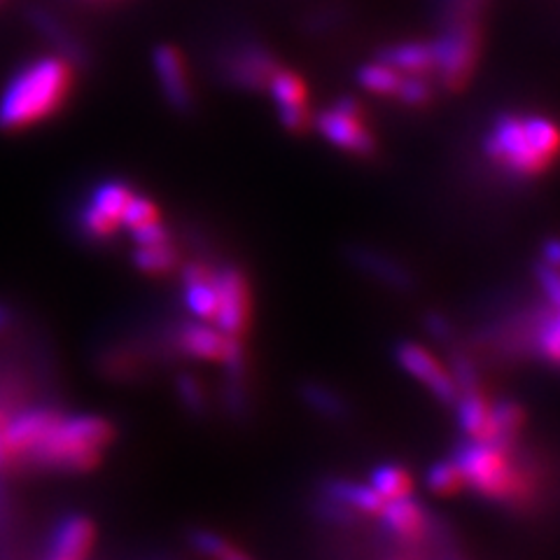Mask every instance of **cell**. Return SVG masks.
I'll return each instance as SVG.
<instances>
[{"label": "cell", "mask_w": 560, "mask_h": 560, "mask_svg": "<svg viewBox=\"0 0 560 560\" xmlns=\"http://www.w3.org/2000/svg\"><path fill=\"white\" fill-rule=\"evenodd\" d=\"M70 66L45 57L12 78L0 96V129H26L55 113L70 90Z\"/></svg>", "instance_id": "obj_1"}, {"label": "cell", "mask_w": 560, "mask_h": 560, "mask_svg": "<svg viewBox=\"0 0 560 560\" xmlns=\"http://www.w3.org/2000/svg\"><path fill=\"white\" fill-rule=\"evenodd\" d=\"M113 436L115 428L103 416H59L28 460L63 471H90L98 465Z\"/></svg>", "instance_id": "obj_2"}, {"label": "cell", "mask_w": 560, "mask_h": 560, "mask_svg": "<svg viewBox=\"0 0 560 560\" xmlns=\"http://www.w3.org/2000/svg\"><path fill=\"white\" fill-rule=\"evenodd\" d=\"M486 150L495 162L518 175H537L556 156L558 131L545 117L504 115L490 131Z\"/></svg>", "instance_id": "obj_3"}, {"label": "cell", "mask_w": 560, "mask_h": 560, "mask_svg": "<svg viewBox=\"0 0 560 560\" xmlns=\"http://www.w3.org/2000/svg\"><path fill=\"white\" fill-rule=\"evenodd\" d=\"M465 486L479 490L490 500L523 502L528 495V481L506 458L504 446L495 442H467L455 455Z\"/></svg>", "instance_id": "obj_4"}, {"label": "cell", "mask_w": 560, "mask_h": 560, "mask_svg": "<svg viewBox=\"0 0 560 560\" xmlns=\"http://www.w3.org/2000/svg\"><path fill=\"white\" fill-rule=\"evenodd\" d=\"M180 346L187 355L224 364L234 376L243 372V343L238 337L224 335L220 327H210L206 323H189L183 327Z\"/></svg>", "instance_id": "obj_5"}, {"label": "cell", "mask_w": 560, "mask_h": 560, "mask_svg": "<svg viewBox=\"0 0 560 560\" xmlns=\"http://www.w3.org/2000/svg\"><path fill=\"white\" fill-rule=\"evenodd\" d=\"M395 355L401 370L411 374L420 385H425V388L436 399L444 401V405H453V401L458 399V385H455L453 374L430 353L428 348L413 341H405L397 346Z\"/></svg>", "instance_id": "obj_6"}, {"label": "cell", "mask_w": 560, "mask_h": 560, "mask_svg": "<svg viewBox=\"0 0 560 560\" xmlns=\"http://www.w3.org/2000/svg\"><path fill=\"white\" fill-rule=\"evenodd\" d=\"M215 290H218V313H215V327H220L224 335L243 337L250 323V290L248 283L238 269H224L215 276Z\"/></svg>", "instance_id": "obj_7"}, {"label": "cell", "mask_w": 560, "mask_h": 560, "mask_svg": "<svg viewBox=\"0 0 560 560\" xmlns=\"http://www.w3.org/2000/svg\"><path fill=\"white\" fill-rule=\"evenodd\" d=\"M318 129L331 145H337L346 152L366 154L374 148L370 131H366V127L360 121L358 103L350 98H341L335 108L325 110L318 117Z\"/></svg>", "instance_id": "obj_8"}, {"label": "cell", "mask_w": 560, "mask_h": 560, "mask_svg": "<svg viewBox=\"0 0 560 560\" xmlns=\"http://www.w3.org/2000/svg\"><path fill=\"white\" fill-rule=\"evenodd\" d=\"M59 413L47 407L24 409L14 416H8L5 425V444L10 451V458L14 460H28L33 451L40 446V442L57 423Z\"/></svg>", "instance_id": "obj_9"}, {"label": "cell", "mask_w": 560, "mask_h": 560, "mask_svg": "<svg viewBox=\"0 0 560 560\" xmlns=\"http://www.w3.org/2000/svg\"><path fill=\"white\" fill-rule=\"evenodd\" d=\"M475 59V38L465 26H455L432 45V66L442 70L451 82L467 75Z\"/></svg>", "instance_id": "obj_10"}, {"label": "cell", "mask_w": 560, "mask_h": 560, "mask_svg": "<svg viewBox=\"0 0 560 560\" xmlns=\"http://www.w3.org/2000/svg\"><path fill=\"white\" fill-rule=\"evenodd\" d=\"M378 516L383 518L385 528H388L397 539L416 541L428 530V514L423 510V504L413 500L411 495L385 502Z\"/></svg>", "instance_id": "obj_11"}, {"label": "cell", "mask_w": 560, "mask_h": 560, "mask_svg": "<svg viewBox=\"0 0 560 560\" xmlns=\"http://www.w3.org/2000/svg\"><path fill=\"white\" fill-rule=\"evenodd\" d=\"M271 96L278 103V113L283 125L288 129H304L306 125V86L302 82V78H296L294 73H276L271 75Z\"/></svg>", "instance_id": "obj_12"}, {"label": "cell", "mask_w": 560, "mask_h": 560, "mask_svg": "<svg viewBox=\"0 0 560 560\" xmlns=\"http://www.w3.org/2000/svg\"><path fill=\"white\" fill-rule=\"evenodd\" d=\"M458 420L471 442H493V405L477 390L458 395Z\"/></svg>", "instance_id": "obj_13"}, {"label": "cell", "mask_w": 560, "mask_h": 560, "mask_svg": "<svg viewBox=\"0 0 560 560\" xmlns=\"http://www.w3.org/2000/svg\"><path fill=\"white\" fill-rule=\"evenodd\" d=\"M329 500L362 516H378L385 500L376 493L370 483H355L337 479L327 486Z\"/></svg>", "instance_id": "obj_14"}, {"label": "cell", "mask_w": 560, "mask_h": 560, "mask_svg": "<svg viewBox=\"0 0 560 560\" xmlns=\"http://www.w3.org/2000/svg\"><path fill=\"white\" fill-rule=\"evenodd\" d=\"M154 68L168 101L178 108H185L189 103V86L185 78V66L178 51L173 47H156L154 49Z\"/></svg>", "instance_id": "obj_15"}, {"label": "cell", "mask_w": 560, "mask_h": 560, "mask_svg": "<svg viewBox=\"0 0 560 560\" xmlns=\"http://www.w3.org/2000/svg\"><path fill=\"white\" fill-rule=\"evenodd\" d=\"M370 486L376 490V493L385 502H390V500H399V498L411 495L413 479L401 465H381L372 471Z\"/></svg>", "instance_id": "obj_16"}, {"label": "cell", "mask_w": 560, "mask_h": 560, "mask_svg": "<svg viewBox=\"0 0 560 560\" xmlns=\"http://www.w3.org/2000/svg\"><path fill=\"white\" fill-rule=\"evenodd\" d=\"M185 304L191 315H197L203 323H213L218 313V290L215 276L197 283H185Z\"/></svg>", "instance_id": "obj_17"}, {"label": "cell", "mask_w": 560, "mask_h": 560, "mask_svg": "<svg viewBox=\"0 0 560 560\" xmlns=\"http://www.w3.org/2000/svg\"><path fill=\"white\" fill-rule=\"evenodd\" d=\"M131 197H133V191H131L129 185L119 183V180H108V183H103V185H98L94 189L90 203L94 208H98L101 213H105L108 218L119 222L121 213H125L127 203L131 201Z\"/></svg>", "instance_id": "obj_18"}, {"label": "cell", "mask_w": 560, "mask_h": 560, "mask_svg": "<svg viewBox=\"0 0 560 560\" xmlns=\"http://www.w3.org/2000/svg\"><path fill=\"white\" fill-rule=\"evenodd\" d=\"M178 257H175L173 248H168V243L160 245H138V250L133 253V265L148 273V276H164L168 273Z\"/></svg>", "instance_id": "obj_19"}, {"label": "cell", "mask_w": 560, "mask_h": 560, "mask_svg": "<svg viewBox=\"0 0 560 560\" xmlns=\"http://www.w3.org/2000/svg\"><path fill=\"white\" fill-rule=\"evenodd\" d=\"M523 425V409L516 401H498L493 405V442L500 446L510 444Z\"/></svg>", "instance_id": "obj_20"}, {"label": "cell", "mask_w": 560, "mask_h": 560, "mask_svg": "<svg viewBox=\"0 0 560 560\" xmlns=\"http://www.w3.org/2000/svg\"><path fill=\"white\" fill-rule=\"evenodd\" d=\"M385 63H390L397 70H407V73H420V70L432 66V47L420 43L397 45L388 51Z\"/></svg>", "instance_id": "obj_21"}, {"label": "cell", "mask_w": 560, "mask_h": 560, "mask_svg": "<svg viewBox=\"0 0 560 560\" xmlns=\"http://www.w3.org/2000/svg\"><path fill=\"white\" fill-rule=\"evenodd\" d=\"M191 545H195V549L201 556H208L210 560H253L248 553L236 549L232 541H226L224 537L210 530L191 533Z\"/></svg>", "instance_id": "obj_22"}, {"label": "cell", "mask_w": 560, "mask_h": 560, "mask_svg": "<svg viewBox=\"0 0 560 560\" xmlns=\"http://www.w3.org/2000/svg\"><path fill=\"white\" fill-rule=\"evenodd\" d=\"M463 486H465V477L455 460L434 463L428 471V488L436 495H442V498L455 495Z\"/></svg>", "instance_id": "obj_23"}, {"label": "cell", "mask_w": 560, "mask_h": 560, "mask_svg": "<svg viewBox=\"0 0 560 560\" xmlns=\"http://www.w3.org/2000/svg\"><path fill=\"white\" fill-rule=\"evenodd\" d=\"M358 80L364 90H370L374 94H397L401 78H399V70L393 68L390 63H370L360 68Z\"/></svg>", "instance_id": "obj_24"}, {"label": "cell", "mask_w": 560, "mask_h": 560, "mask_svg": "<svg viewBox=\"0 0 560 560\" xmlns=\"http://www.w3.org/2000/svg\"><path fill=\"white\" fill-rule=\"evenodd\" d=\"M160 220V210H156L154 201H150L148 197H138L133 195L131 201L127 203L125 213L119 218V224L127 226V230H136V226H143L148 222H156Z\"/></svg>", "instance_id": "obj_25"}, {"label": "cell", "mask_w": 560, "mask_h": 560, "mask_svg": "<svg viewBox=\"0 0 560 560\" xmlns=\"http://www.w3.org/2000/svg\"><path fill=\"white\" fill-rule=\"evenodd\" d=\"M80 222H82V230L86 232V236H92V238H110L119 226L117 220L101 213V210L94 208L92 203H86V208L82 210Z\"/></svg>", "instance_id": "obj_26"}, {"label": "cell", "mask_w": 560, "mask_h": 560, "mask_svg": "<svg viewBox=\"0 0 560 560\" xmlns=\"http://www.w3.org/2000/svg\"><path fill=\"white\" fill-rule=\"evenodd\" d=\"M304 397H306V401H308L311 407H315V409L323 411V413L337 416V413L343 411L341 399H339L335 393H331V390L323 388V385H313V388H306V390H304Z\"/></svg>", "instance_id": "obj_27"}, {"label": "cell", "mask_w": 560, "mask_h": 560, "mask_svg": "<svg viewBox=\"0 0 560 560\" xmlns=\"http://www.w3.org/2000/svg\"><path fill=\"white\" fill-rule=\"evenodd\" d=\"M178 393H180V399L185 401L187 409H191V411H201V409H203L206 395H203L201 383H199L195 376L183 374V376L178 378Z\"/></svg>", "instance_id": "obj_28"}, {"label": "cell", "mask_w": 560, "mask_h": 560, "mask_svg": "<svg viewBox=\"0 0 560 560\" xmlns=\"http://www.w3.org/2000/svg\"><path fill=\"white\" fill-rule=\"evenodd\" d=\"M558 341H560L558 318H556V313H551L549 323L539 331V348L549 362H558Z\"/></svg>", "instance_id": "obj_29"}, {"label": "cell", "mask_w": 560, "mask_h": 560, "mask_svg": "<svg viewBox=\"0 0 560 560\" xmlns=\"http://www.w3.org/2000/svg\"><path fill=\"white\" fill-rule=\"evenodd\" d=\"M131 236L136 241V245H160V243H168V232L164 230V224L156 222H148L143 226H136L131 230Z\"/></svg>", "instance_id": "obj_30"}, {"label": "cell", "mask_w": 560, "mask_h": 560, "mask_svg": "<svg viewBox=\"0 0 560 560\" xmlns=\"http://www.w3.org/2000/svg\"><path fill=\"white\" fill-rule=\"evenodd\" d=\"M397 94L401 96V101H407L411 105L423 103L428 98V84L420 80V78H409V80H399L397 86Z\"/></svg>", "instance_id": "obj_31"}, {"label": "cell", "mask_w": 560, "mask_h": 560, "mask_svg": "<svg viewBox=\"0 0 560 560\" xmlns=\"http://www.w3.org/2000/svg\"><path fill=\"white\" fill-rule=\"evenodd\" d=\"M539 278H541V285H545L547 294H549V302L556 306L558 304V271L553 265L549 267H541L539 269Z\"/></svg>", "instance_id": "obj_32"}, {"label": "cell", "mask_w": 560, "mask_h": 560, "mask_svg": "<svg viewBox=\"0 0 560 560\" xmlns=\"http://www.w3.org/2000/svg\"><path fill=\"white\" fill-rule=\"evenodd\" d=\"M5 425H8V413L3 411V407H0V475H3V471L12 465L10 451L5 444Z\"/></svg>", "instance_id": "obj_33"}, {"label": "cell", "mask_w": 560, "mask_h": 560, "mask_svg": "<svg viewBox=\"0 0 560 560\" xmlns=\"http://www.w3.org/2000/svg\"><path fill=\"white\" fill-rule=\"evenodd\" d=\"M208 278H213V273H210L203 265H187L183 269L185 283H197V280H208Z\"/></svg>", "instance_id": "obj_34"}, {"label": "cell", "mask_w": 560, "mask_h": 560, "mask_svg": "<svg viewBox=\"0 0 560 560\" xmlns=\"http://www.w3.org/2000/svg\"><path fill=\"white\" fill-rule=\"evenodd\" d=\"M47 560H86L84 556H78V553H68V551H61V549H55L49 547V556Z\"/></svg>", "instance_id": "obj_35"}, {"label": "cell", "mask_w": 560, "mask_h": 560, "mask_svg": "<svg viewBox=\"0 0 560 560\" xmlns=\"http://www.w3.org/2000/svg\"><path fill=\"white\" fill-rule=\"evenodd\" d=\"M10 323H12L10 308L5 304H0V335H3V331L10 327Z\"/></svg>", "instance_id": "obj_36"}, {"label": "cell", "mask_w": 560, "mask_h": 560, "mask_svg": "<svg viewBox=\"0 0 560 560\" xmlns=\"http://www.w3.org/2000/svg\"><path fill=\"white\" fill-rule=\"evenodd\" d=\"M547 255H549V265L558 267V243H556V241H551V243L547 245Z\"/></svg>", "instance_id": "obj_37"}]
</instances>
